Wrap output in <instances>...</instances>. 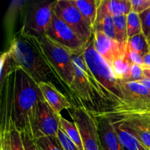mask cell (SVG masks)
Segmentation results:
<instances>
[{"label": "cell", "mask_w": 150, "mask_h": 150, "mask_svg": "<svg viewBox=\"0 0 150 150\" xmlns=\"http://www.w3.org/2000/svg\"><path fill=\"white\" fill-rule=\"evenodd\" d=\"M98 115L108 117L111 120L124 117H150V100H127Z\"/></svg>", "instance_id": "cell-12"}, {"label": "cell", "mask_w": 150, "mask_h": 150, "mask_svg": "<svg viewBox=\"0 0 150 150\" xmlns=\"http://www.w3.org/2000/svg\"><path fill=\"white\" fill-rule=\"evenodd\" d=\"M7 51L17 67L27 73L37 83H50L70 99L71 98L69 87L49 64L39 39L26 35L20 30L12 39Z\"/></svg>", "instance_id": "cell-2"}, {"label": "cell", "mask_w": 150, "mask_h": 150, "mask_svg": "<svg viewBox=\"0 0 150 150\" xmlns=\"http://www.w3.org/2000/svg\"><path fill=\"white\" fill-rule=\"evenodd\" d=\"M142 25V32L146 38L150 37V8L140 14Z\"/></svg>", "instance_id": "cell-31"}, {"label": "cell", "mask_w": 150, "mask_h": 150, "mask_svg": "<svg viewBox=\"0 0 150 150\" xmlns=\"http://www.w3.org/2000/svg\"><path fill=\"white\" fill-rule=\"evenodd\" d=\"M143 69H150V51L145 54L143 57Z\"/></svg>", "instance_id": "cell-34"}, {"label": "cell", "mask_w": 150, "mask_h": 150, "mask_svg": "<svg viewBox=\"0 0 150 150\" xmlns=\"http://www.w3.org/2000/svg\"><path fill=\"white\" fill-rule=\"evenodd\" d=\"M132 11L130 0H101L98 10L96 21L100 20L107 15L127 16ZM95 21V22H96Z\"/></svg>", "instance_id": "cell-16"}, {"label": "cell", "mask_w": 150, "mask_h": 150, "mask_svg": "<svg viewBox=\"0 0 150 150\" xmlns=\"http://www.w3.org/2000/svg\"><path fill=\"white\" fill-rule=\"evenodd\" d=\"M0 88L2 89L7 76L18 69L8 51L3 53L0 59Z\"/></svg>", "instance_id": "cell-21"}, {"label": "cell", "mask_w": 150, "mask_h": 150, "mask_svg": "<svg viewBox=\"0 0 150 150\" xmlns=\"http://www.w3.org/2000/svg\"><path fill=\"white\" fill-rule=\"evenodd\" d=\"M116 132L117 133L120 143L127 150H149L145 147L133 135L125 129L120 127L118 125L113 122Z\"/></svg>", "instance_id": "cell-18"}, {"label": "cell", "mask_w": 150, "mask_h": 150, "mask_svg": "<svg viewBox=\"0 0 150 150\" xmlns=\"http://www.w3.org/2000/svg\"><path fill=\"white\" fill-rule=\"evenodd\" d=\"M44 100L59 115H61L62 110H70L74 108L71 100L57 88L50 83L41 82L38 83Z\"/></svg>", "instance_id": "cell-14"}, {"label": "cell", "mask_w": 150, "mask_h": 150, "mask_svg": "<svg viewBox=\"0 0 150 150\" xmlns=\"http://www.w3.org/2000/svg\"><path fill=\"white\" fill-rule=\"evenodd\" d=\"M115 32V40L122 45L123 48H127L128 37L127 31V16L115 15L113 16Z\"/></svg>", "instance_id": "cell-19"}, {"label": "cell", "mask_w": 150, "mask_h": 150, "mask_svg": "<svg viewBox=\"0 0 150 150\" xmlns=\"http://www.w3.org/2000/svg\"><path fill=\"white\" fill-rule=\"evenodd\" d=\"M45 36L73 54H82L87 44L59 18L53 10L51 21Z\"/></svg>", "instance_id": "cell-7"}, {"label": "cell", "mask_w": 150, "mask_h": 150, "mask_svg": "<svg viewBox=\"0 0 150 150\" xmlns=\"http://www.w3.org/2000/svg\"><path fill=\"white\" fill-rule=\"evenodd\" d=\"M125 57L131 62L133 64H137V65L143 66V57L144 55L139 54V53L133 51L127 48L125 52Z\"/></svg>", "instance_id": "cell-32"}, {"label": "cell", "mask_w": 150, "mask_h": 150, "mask_svg": "<svg viewBox=\"0 0 150 150\" xmlns=\"http://www.w3.org/2000/svg\"><path fill=\"white\" fill-rule=\"evenodd\" d=\"M132 11L142 14L150 8V0H130Z\"/></svg>", "instance_id": "cell-30"}, {"label": "cell", "mask_w": 150, "mask_h": 150, "mask_svg": "<svg viewBox=\"0 0 150 150\" xmlns=\"http://www.w3.org/2000/svg\"><path fill=\"white\" fill-rule=\"evenodd\" d=\"M146 39H147L148 44H149V51H150V37H149V38H146Z\"/></svg>", "instance_id": "cell-37"}, {"label": "cell", "mask_w": 150, "mask_h": 150, "mask_svg": "<svg viewBox=\"0 0 150 150\" xmlns=\"http://www.w3.org/2000/svg\"><path fill=\"white\" fill-rule=\"evenodd\" d=\"M77 7L84 20L92 29L93 28L98 16V10L101 0H72Z\"/></svg>", "instance_id": "cell-17"}, {"label": "cell", "mask_w": 150, "mask_h": 150, "mask_svg": "<svg viewBox=\"0 0 150 150\" xmlns=\"http://www.w3.org/2000/svg\"><path fill=\"white\" fill-rule=\"evenodd\" d=\"M39 40L49 64L61 80L69 87L74 80L76 73L72 53L45 35Z\"/></svg>", "instance_id": "cell-5"}, {"label": "cell", "mask_w": 150, "mask_h": 150, "mask_svg": "<svg viewBox=\"0 0 150 150\" xmlns=\"http://www.w3.org/2000/svg\"><path fill=\"white\" fill-rule=\"evenodd\" d=\"M133 63L125 57L116 62L112 66L113 72L120 81H123L128 74Z\"/></svg>", "instance_id": "cell-26"}, {"label": "cell", "mask_w": 150, "mask_h": 150, "mask_svg": "<svg viewBox=\"0 0 150 150\" xmlns=\"http://www.w3.org/2000/svg\"><path fill=\"white\" fill-rule=\"evenodd\" d=\"M137 82L142 83V85H144V86H146V88H148V89H150V79H146V78H144V79H142V80L139 81Z\"/></svg>", "instance_id": "cell-35"}, {"label": "cell", "mask_w": 150, "mask_h": 150, "mask_svg": "<svg viewBox=\"0 0 150 150\" xmlns=\"http://www.w3.org/2000/svg\"><path fill=\"white\" fill-rule=\"evenodd\" d=\"M72 59L76 73L69 89L71 102L75 108L81 107L95 116L109 110V107L100 96L96 83L83 59V54H72Z\"/></svg>", "instance_id": "cell-4"}, {"label": "cell", "mask_w": 150, "mask_h": 150, "mask_svg": "<svg viewBox=\"0 0 150 150\" xmlns=\"http://www.w3.org/2000/svg\"><path fill=\"white\" fill-rule=\"evenodd\" d=\"M54 2H44L28 11L21 31L26 35L40 39L45 35L51 21Z\"/></svg>", "instance_id": "cell-9"}, {"label": "cell", "mask_w": 150, "mask_h": 150, "mask_svg": "<svg viewBox=\"0 0 150 150\" xmlns=\"http://www.w3.org/2000/svg\"><path fill=\"white\" fill-rule=\"evenodd\" d=\"M95 31H100V32L105 33L109 38L115 40L113 16L107 15L102 19L95 22L93 28V32H95Z\"/></svg>", "instance_id": "cell-24"}, {"label": "cell", "mask_w": 150, "mask_h": 150, "mask_svg": "<svg viewBox=\"0 0 150 150\" xmlns=\"http://www.w3.org/2000/svg\"><path fill=\"white\" fill-rule=\"evenodd\" d=\"M58 138L64 150H79L71 139L67 136L65 133L60 127L58 133Z\"/></svg>", "instance_id": "cell-29"}, {"label": "cell", "mask_w": 150, "mask_h": 150, "mask_svg": "<svg viewBox=\"0 0 150 150\" xmlns=\"http://www.w3.org/2000/svg\"><path fill=\"white\" fill-rule=\"evenodd\" d=\"M127 31L128 38L143 33L140 15L131 11L127 16Z\"/></svg>", "instance_id": "cell-23"}, {"label": "cell", "mask_w": 150, "mask_h": 150, "mask_svg": "<svg viewBox=\"0 0 150 150\" xmlns=\"http://www.w3.org/2000/svg\"><path fill=\"white\" fill-rule=\"evenodd\" d=\"M68 111L79 128L84 150H103L95 116L81 107H76Z\"/></svg>", "instance_id": "cell-6"}, {"label": "cell", "mask_w": 150, "mask_h": 150, "mask_svg": "<svg viewBox=\"0 0 150 150\" xmlns=\"http://www.w3.org/2000/svg\"><path fill=\"white\" fill-rule=\"evenodd\" d=\"M143 68L137 64H132L130 70L125 79L122 81L124 82H137L144 78Z\"/></svg>", "instance_id": "cell-28"}, {"label": "cell", "mask_w": 150, "mask_h": 150, "mask_svg": "<svg viewBox=\"0 0 150 150\" xmlns=\"http://www.w3.org/2000/svg\"><path fill=\"white\" fill-rule=\"evenodd\" d=\"M143 70L144 78L150 79V69H143Z\"/></svg>", "instance_id": "cell-36"}, {"label": "cell", "mask_w": 150, "mask_h": 150, "mask_svg": "<svg viewBox=\"0 0 150 150\" xmlns=\"http://www.w3.org/2000/svg\"><path fill=\"white\" fill-rule=\"evenodd\" d=\"M98 122V133L103 150H125L120 143L112 121L103 116H95Z\"/></svg>", "instance_id": "cell-15"}, {"label": "cell", "mask_w": 150, "mask_h": 150, "mask_svg": "<svg viewBox=\"0 0 150 150\" xmlns=\"http://www.w3.org/2000/svg\"><path fill=\"white\" fill-rule=\"evenodd\" d=\"M1 93L8 105L14 126L22 133L35 139V119L39 100L42 98L38 84L22 69L10 73Z\"/></svg>", "instance_id": "cell-1"}, {"label": "cell", "mask_w": 150, "mask_h": 150, "mask_svg": "<svg viewBox=\"0 0 150 150\" xmlns=\"http://www.w3.org/2000/svg\"><path fill=\"white\" fill-rule=\"evenodd\" d=\"M10 149L11 150H26L23 142L22 134L14 126L13 120H10Z\"/></svg>", "instance_id": "cell-27"}, {"label": "cell", "mask_w": 150, "mask_h": 150, "mask_svg": "<svg viewBox=\"0 0 150 150\" xmlns=\"http://www.w3.org/2000/svg\"><path fill=\"white\" fill-rule=\"evenodd\" d=\"M22 134V133H21ZM22 137H23V144H24V147L26 150H40L39 147L37 145L35 140L34 139L29 137V136L25 134H22Z\"/></svg>", "instance_id": "cell-33"}, {"label": "cell", "mask_w": 150, "mask_h": 150, "mask_svg": "<svg viewBox=\"0 0 150 150\" xmlns=\"http://www.w3.org/2000/svg\"><path fill=\"white\" fill-rule=\"evenodd\" d=\"M127 48L132 51L139 53L142 55H144L145 54L149 51V46L147 39L143 33L128 38Z\"/></svg>", "instance_id": "cell-22"}, {"label": "cell", "mask_w": 150, "mask_h": 150, "mask_svg": "<svg viewBox=\"0 0 150 150\" xmlns=\"http://www.w3.org/2000/svg\"><path fill=\"white\" fill-rule=\"evenodd\" d=\"M60 117L43 97L38 103L35 119V139L42 136L57 137L60 129Z\"/></svg>", "instance_id": "cell-10"}, {"label": "cell", "mask_w": 150, "mask_h": 150, "mask_svg": "<svg viewBox=\"0 0 150 150\" xmlns=\"http://www.w3.org/2000/svg\"><path fill=\"white\" fill-rule=\"evenodd\" d=\"M53 10L86 44L90 41L93 32L72 0H57Z\"/></svg>", "instance_id": "cell-8"}, {"label": "cell", "mask_w": 150, "mask_h": 150, "mask_svg": "<svg viewBox=\"0 0 150 150\" xmlns=\"http://www.w3.org/2000/svg\"><path fill=\"white\" fill-rule=\"evenodd\" d=\"M94 48L101 57L112 67L114 63L125 55L126 49L116 40L107 36L100 31H95L92 35Z\"/></svg>", "instance_id": "cell-11"}, {"label": "cell", "mask_w": 150, "mask_h": 150, "mask_svg": "<svg viewBox=\"0 0 150 150\" xmlns=\"http://www.w3.org/2000/svg\"><path fill=\"white\" fill-rule=\"evenodd\" d=\"M111 120L133 135L150 150V117H124Z\"/></svg>", "instance_id": "cell-13"}, {"label": "cell", "mask_w": 150, "mask_h": 150, "mask_svg": "<svg viewBox=\"0 0 150 150\" xmlns=\"http://www.w3.org/2000/svg\"><path fill=\"white\" fill-rule=\"evenodd\" d=\"M60 127L71 139L72 142L77 146L79 150H84L80 132L74 122L69 121L61 116L60 117Z\"/></svg>", "instance_id": "cell-20"}, {"label": "cell", "mask_w": 150, "mask_h": 150, "mask_svg": "<svg viewBox=\"0 0 150 150\" xmlns=\"http://www.w3.org/2000/svg\"><path fill=\"white\" fill-rule=\"evenodd\" d=\"M40 150H64L58 136H42L35 139Z\"/></svg>", "instance_id": "cell-25"}, {"label": "cell", "mask_w": 150, "mask_h": 150, "mask_svg": "<svg viewBox=\"0 0 150 150\" xmlns=\"http://www.w3.org/2000/svg\"><path fill=\"white\" fill-rule=\"evenodd\" d=\"M83 57L96 83L100 96L109 109L121 104L125 95L120 81L116 77L109 64L95 51L93 38L86 45Z\"/></svg>", "instance_id": "cell-3"}]
</instances>
